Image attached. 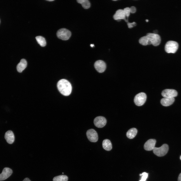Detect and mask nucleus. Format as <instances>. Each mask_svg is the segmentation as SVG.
<instances>
[{"label":"nucleus","mask_w":181,"mask_h":181,"mask_svg":"<svg viewBox=\"0 0 181 181\" xmlns=\"http://www.w3.org/2000/svg\"><path fill=\"white\" fill-rule=\"evenodd\" d=\"M161 41L160 36L158 34L148 33L146 36L141 37L139 39V43L143 46L151 44L155 46L159 45Z\"/></svg>","instance_id":"nucleus-1"},{"label":"nucleus","mask_w":181,"mask_h":181,"mask_svg":"<svg viewBox=\"0 0 181 181\" xmlns=\"http://www.w3.org/2000/svg\"><path fill=\"white\" fill-rule=\"evenodd\" d=\"M174 98H164L161 100V103L163 106H167L172 104L174 101Z\"/></svg>","instance_id":"nucleus-16"},{"label":"nucleus","mask_w":181,"mask_h":181,"mask_svg":"<svg viewBox=\"0 0 181 181\" xmlns=\"http://www.w3.org/2000/svg\"><path fill=\"white\" fill-rule=\"evenodd\" d=\"M130 12L131 13H135L136 11L135 7L133 6H132L130 8Z\"/></svg>","instance_id":"nucleus-25"},{"label":"nucleus","mask_w":181,"mask_h":181,"mask_svg":"<svg viewBox=\"0 0 181 181\" xmlns=\"http://www.w3.org/2000/svg\"><path fill=\"white\" fill-rule=\"evenodd\" d=\"M62 173V174H63L64 173L63 172Z\"/></svg>","instance_id":"nucleus-32"},{"label":"nucleus","mask_w":181,"mask_h":181,"mask_svg":"<svg viewBox=\"0 0 181 181\" xmlns=\"http://www.w3.org/2000/svg\"><path fill=\"white\" fill-rule=\"evenodd\" d=\"M86 134L88 139L91 142H95L98 141V134L94 129H91L87 130Z\"/></svg>","instance_id":"nucleus-7"},{"label":"nucleus","mask_w":181,"mask_h":181,"mask_svg":"<svg viewBox=\"0 0 181 181\" xmlns=\"http://www.w3.org/2000/svg\"><path fill=\"white\" fill-rule=\"evenodd\" d=\"M90 46L91 47H93L94 46V45L93 44H91L90 45Z\"/></svg>","instance_id":"nucleus-28"},{"label":"nucleus","mask_w":181,"mask_h":181,"mask_svg":"<svg viewBox=\"0 0 181 181\" xmlns=\"http://www.w3.org/2000/svg\"><path fill=\"white\" fill-rule=\"evenodd\" d=\"M126 17L123 10L121 9L117 10L113 16V18L115 20L119 21L121 19H123L126 22H128V20L126 19Z\"/></svg>","instance_id":"nucleus-12"},{"label":"nucleus","mask_w":181,"mask_h":181,"mask_svg":"<svg viewBox=\"0 0 181 181\" xmlns=\"http://www.w3.org/2000/svg\"><path fill=\"white\" fill-rule=\"evenodd\" d=\"M71 33L69 30L65 28L59 29L57 33V37L63 40L68 39L71 37Z\"/></svg>","instance_id":"nucleus-5"},{"label":"nucleus","mask_w":181,"mask_h":181,"mask_svg":"<svg viewBox=\"0 0 181 181\" xmlns=\"http://www.w3.org/2000/svg\"><path fill=\"white\" fill-rule=\"evenodd\" d=\"M178 181H181V173L180 174L178 179Z\"/></svg>","instance_id":"nucleus-26"},{"label":"nucleus","mask_w":181,"mask_h":181,"mask_svg":"<svg viewBox=\"0 0 181 181\" xmlns=\"http://www.w3.org/2000/svg\"><path fill=\"white\" fill-rule=\"evenodd\" d=\"M13 172L12 170L8 167L4 168L2 173L0 174V181L4 180L9 177L12 174Z\"/></svg>","instance_id":"nucleus-11"},{"label":"nucleus","mask_w":181,"mask_h":181,"mask_svg":"<svg viewBox=\"0 0 181 181\" xmlns=\"http://www.w3.org/2000/svg\"><path fill=\"white\" fill-rule=\"evenodd\" d=\"M156 141L154 139H150L148 140L145 144L144 146V149L147 151H150L153 150L155 147Z\"/></svg>","instance_id":"nucleus-13"},{"label":"nucleus","mask_w":181,"mask_h":181,"mask_svg":"<svg viewBox=\"0 0 181 181\" xmlns=\"http://www.w3.org/2000/svg\"><path fill=\"white\" fill-rule=\"evenodd\" d=\"M94 65L96 70L99 73L103 72L106 68V65L105 63L101 60H98L96 61Z\"/></svg>","instance_id":"nucleus-10"},{"label":"nucleus","mask_w":181,"mask_h":181,"mask_svg":"<svg viewBox=\"0 0 181 181\" xmlns=\"http://www.w3.org/2000/svg\"><path fill=\"white\" fill-rule=\"evenodd\" d=\"M102 146L103 148L107 151H109L112 148V144L110 140L106 139L103 140L102 143Z\"/></svg>","instance_id":"nucleus-17"},{"label":"nucleus","mask_w":181,"mask_h":181,"mask_svg":"<svg viewBox=\"0 0 181 181\" xmlns=\"http://www.w3.org/2000/svg\"><path fill=\"white\" fill-rule=\"evenodd\" d=\"M47 1H54V0H47Z\"/></svg>","instance_id":"nucleus-29"},{"label":"nucleus","mask_w":181,"mask_h":181,"mask_svg":"<svg viewBox=\"0 0 181 181\" xmlns=\"http://www.w3.org/2000/svg\"><path fill=\"white\" fill-rule=\"evenodd\" d=\"M77 1L78 3L81 4L84 9H88L90 7V3L88 0H77Z\"/></svg>","instance_id":"nucleus-19"},{"label":"nucleus","mask_w":181,"mask_h":181,"mask_svg":"<svg viewBox=\"0 0 181 181\" xmlns=\"http://www.w3.org/2000/svg\"><path fill=\"white\" fill-rule=\"evenodd\" d=\"M140 175L142 176V177L139 181H146L148 177V174L146 172H144L142 174H140Z\"/></svg>","instance_id":"nucleus-22"},{"label":"nucleus","mask_w":181,"mask_h":181,"mask_svg":"<svg viewBox=\"0 0 181 181\" xmlns=\"http://www.w3.org/2000/svg\"><path fill=\"white\" fill-rule=\"evenodd\" d=\"M27 65V62L25 59H21L17 66L18 71L20 73L22 72L26 67Z\"/></svg>","instance_id":"nucleus-15"},{"label":"nucleus","mask_w":181,"mask_h":181,"mask_svg":"<svg viewBox=\"0 0 181 181\" xmlns=\"http://www.w3.org/2000/svg\"><path fill=\"white\" fill-rule=\"evenodd\" d=\"M164 98H174L177 95L176 91L172 89H166L163 90L161 93Z\"/></svg>","instance_id":"nucleus-9"},{"label":"nucleus","mask_w":181,"mask_h":181,"mask_svg":"<svg viewBox=\"0 0 181 181\" xmlns=\"http://www.w3.org/2000/svg\"><path fill=\"white\" fill-rule=\"evenodd\" d=\"M178 44L175 41H169L166 43L165 47V51L168 53H175L178 48Z\"/></svg>","instance_id":"nucleus-3"},{"label":"nucleus","mask_w":181,"mask_h":181,"mask_svg":"<svg viewBox=\"0 0 181 181\" xmlns=\"http://www.w3.org/2000/svg\"><path fill=\"white\" fill-rule=\"evenodd\" d=\"M5 138L8 143L11 144L14 141V136L13 132L11 130L6 132L5 134Z\"/></svg>","instance_id":"nucleus-14"},{"label":"nucleus","mask_w":181,"mask_h":181,"mask_svg":"<svg viewBox=\"0 0 181 181\" xmlns=\"http://www.w3.org/2000/svg\"><path fill=\"white\" fill-rule=\"evenodd\" d=\"M123 10L126 16L128 18L129 16L130 13V8L129 7L125 8Z\"/></svg>","instance_id":"nucleus-23"},{"label":"nucleus","mask_w":181,"mask_h":181,"mask_svg":"<svg viewBox=\"0 0 181 181\" xmlns=\"http://www.w3.org/2000/svg\"><path fill=\"white\" fill-rule=\"evenodd\" d=\"M146 22H147L149 21V20H148L147 19V20H146Z\"/></svg>","instance_id":"nucleus-30"},{"label":"nucleus","mask_w":181,"mask_h":181,"mask_svg":"<svg viewBox=\"0 0 181 181\" xmlns=\"http://www.w3.org/2000/svg\"><path fill=\"white\" fill-rule=\"evenodd\" d=\"M68 177L65 175H61L54 177L53 179V181H67Z\"/></svg>","instance_id":"nucleus-21"},{"label":"nucleus","mask_w":181,"mask_h":181,"mask_svg":"<svg viewBox=\"0 0 181 181\" xmlns=\"http://www.w3.org/2000/svg\"><path fill=\"white\" fill-rule=\"evenodd\" d=\"M23 181H31L30 179L28 178H25Z\"/></svg>","instance_id":"nucleus-27"},{"label":"nucleus","mask_w":181,"mask_h":181,"mask_svg":"<svg viewBox=\"0 0 181 181\" xmlns=\"http://www.w3.org/2000/svg\"><path fill=\"white\" fill-rule=\"evenodd\" d=\"M127 24L128 27L129 28H131L133 26H135L136 25V24L135 22H133L132 23H130L129 22H128Z\"/></svg>","instance_id":"nucleus-24"},{"label":"nucleus","mask_w":181,"mask_h":181,"mask_svg":"<svg viewBox=\"0 0 181 181\" xmlns=\"http://www.w3.org/2000/svg\"><path fill=\"white\" fill-rule=\"evenodd\" d=\"M137 132V129L135 128H132L129 129L127 132L126 135L129 139H132L136 135Z\"/></svg>","instance_id":"nucleus-18"},{"label":"nucleus","mask_w":181,"mask_h":181,"mask_svg":"<svg viewBox=\"0 0 181 181\" xmlns=\"http://www.w3.org/2000/svg\"><path fill=\"white\" fill-rule=\"evenodd\" d=\"M147 99L146 94L143 92L137 94L134 99V102L138 106L143 105Z\"/></svg>","instance_id":"nucleus-6"},{"label":"nucleus","mask_w":181,"mask_h":181,"mask_svg":"<svg viewBox=\"0 0 181 181\" xmlns=\"http://www.w3.org/2000/svg\"><path fill=\"white\" fill-rule=\"evenodd\" d=\"M169 149L168 145L166 144H163L159 148L155 147L153 150L154 153L159 157L163 156L167 153Z\"/></svg>","instance_id":"nucleus-4"},{"label":"nucleus","mask_w":181,"mask_h":181,"mask_svg":"<svg viewBox=\"0 0 181 181\" xmlns=\"http://www.w3.org/2000/svg\"><path fill=\"white\" fill-rule=\"evenodd\" d=\"M38 43L41 46H45L46 44V40L45 38L42 36H37L35 37Z\"/></svg>","instance_id":"nucleus-20"},{"label":"nucleus","mask_w":181,"mask_h":181,"mask_svg":"<svg viewBox=\"0 0 181 181\" xmlns=\"http://www.w3.org/2000/svg\"><path fill=\"white\" fill-rule=\"evenodd\" d=\"M180 159L181 160V156H180Z\"/></svg>","instance_id":"nucleus-31"},{"label":"nucleus","mask_w":181,"mask_h":181,"mask_svg":"<svg viewBox=\"0 0 181 181\" xmlns=\"http://www.w3.org/2000/svg\"><path fill=\"white\" fill-rule=\"evenodd\" d=\"M107 123L106 119L104 117L99 116L96 117L94 120V123L95 126L98 128L104 127Z\"/></svg>","instance_id":"nucleus-8"},{"label":"nucleus","mask_w":181,"mask_h":181,"mask_svg":"<svg viewBox=\"0 0 181 181\" xmlns=\"http://www.w3.org/2000/svg\"><path fill=\"white\" fill-rule=\"evenodd\" d=\"M57 87L60 93L65 96L69 95L72 91L71 84L65 79H62L59 80L57 83Z\"/></svg>","instance_id":"nucleus-2"}]
</instances>
